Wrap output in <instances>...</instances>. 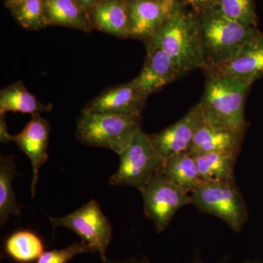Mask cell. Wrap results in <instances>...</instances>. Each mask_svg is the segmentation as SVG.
Here are the masks:
<instances>
[{"instance_id": "21", "label": "cell", "mask_w": 263, "mask_h": 263, "mask_svg": "<svg viewBox=\"0 0 263 263\" xmlns=\"http://www.w3.org/2000/svg\"><path fill=\"white\" fill-rule=\"evenodd\" d=\"M17 175L15 158L12 155L0 157V224H4L11 216H18L22 213L17 202L13 181Z\"/></svg>"}, {"instance_id": "30", "label": "cell", "mask_w": 263, "mask_h": 263, "mask_svg": "<svg viewBox=\"0 0 263 263\" xmlns=\"http://www.w3.org/2000/svg\"><path fill=\"white\" fill-rule=\"evenodd\" d=\"M158 1L160 2L169 11H171L174 8V5L177 3L178 0H158Z\"/></svg>"}, {"instance_id": "8", "label": "cell", "mask_w": 263, "mask_h": 263, "mask_svg": "<svg viewBox=\"0 0 263 263\" xmlns=\"http://www.w3.org/2000/svg\"><path fill=\"white\" fill-rule=\"evenodd\" d=\"M48 219L54 228L62 227L72 230L93 252L100 254L103 262L107 260L105 253L111 240V224L97 200H90L68 215L48 216Z\"/></svg>"}, {"instance_id": "9", "label": "cell", "mask_w": 263, "mask_h": 263, "mask_svg": "<svg viewBox=\"0 0 263 263\" xmlns=\"http://www.w3.org/2000/svg\"><path fill=\"white\" fill-rule=\"evenodd\" d=\"M148 97L136 81L111 86L86 103L82 113L113 114L125 117H141Z\"/></svg>"}, {"instance_id": "18", "label": "cell", "mask_w": 263, "mask_h": 263, "mask_svg": "<svg viewBox=\"0 0 263 263\" xmlns=\"http://www.w3.org/2000/svg\"><path fill=\"white\" fill-rule=\"evenodd\" d=\"M52 104H43L27 89L22 81H17L0 91V114L19 112L32 116L48 113Z\"/></svg>"}, {"instance_id": "7", "label": "cell", "mask_w": 263, "mask_h": 263, "mask_svg": "<svg viewBox=\"0 0 263 263\" xmlns=\"http://www.w3.org/2000/svg\"><path fill=\"white\" fill-rule=\"evenodd\" d=\"M141 193L145 215L154 223L159 233L168 228L180 209L192 205L191 193L164 176L161 170Z\"/></svg>"}, {"instance_id": "11", "label": "cell", "mask_w": 263, "mask_h": 263, "mask_svg": "<svg viewBox=\"0 0 263 263\" xmlns=\"http://www.w3.org/2000/svg\"><path fill=\"white\" fill-rule=\"evenodd\" d=\"M49 123L41 115L33 116L22 131L12 136V141L16 143L21 150L29 157L32 167L31 195H35L39 171L48 159V146L49 141Z\"/></svg>"}, {"instance_id": "6", "label": "cell", "mask_w": 263, "mask_h": 263, "mask_svg": "<svg viewBox=\"0 0 263 263\" xmlns=\"http://www.w3.org/2000/svg\"><path fill=\"white\" fill-rule=\"evenodd\" d=\"M120 156V162L109 184L130 186L141 192L162 169L164 160L156 151L149 135L141 129Z\"/></svg>"}, {"instance_id": "13", "label": "cell", "mask_w": 263, "mask_h": 263, "mask_svg": "<svg viewBox=\"0 0 263 263\" xmlns=\"http://www.w3.org/2000/svg\"><path fill=\"white\" fill-rule=\"evenodd\" d=\"M205 73L229 76L254 83L263 77V34L246 43L229 61L204 70Z\"/></svg>"}, {"instance_id": "28", "label": "cell", "mask_w": 263, "mask_h": 263, "mask_svg": "<svg viewBox=\"0 0 263 263\" xmlns=\"http://www.w3.org/2000/svg\"><path fill=\"white\" fill-rule=\"evenodd\" d=\"M5 114H0V141L2 143H9L12 141V136L10 135L5 120Z\"/></svg>"}, {"instance_id": "4", "label": "cell", "mask_w": 263, "mask_h": 263, "mask_svg": "<svg viewBox=\"0 0 263 263\" xmlns=\"http://www.w3.org/2000/svg\"><path fill=\"white\" fill-rule=\"evenodd\" d=\"M141 117L113 114L82 113L76 136L86 146L110 149L121 155L141 130Z\"/></svg>"}, {"instance_id": "26", "label": "cell", "mask_w": 263, "mask_h": 263, "mask_svg": "<svg viewBox=\"0 0 263 263\" xmlns=\"http://www.w3.org/2000/svg\"><path fill=\"white\" fill-rule=\"evenodd\" d=\"M103 263H152L151 262L149 259L146 258V257H131V258H128L125 259H122V260H110V259H107L105 262ZM193 263H209L204 262L202 261L200 257H195V260L193 261ZM216 263H228L226 259L224 260L221 261V262H218ZM243 263H263L262 262H256V261H246Z\"/></svg>"}, {"instance_id": "19", "label": "cell", "mask_w": 263, "mask_h": 263, "mask_svg": "<svg viewBox=\"0 0 263 263\" xmlns=\"http://www.w3.org/2000/svg\"><path fill=\"white\" fill-rule=\"evenodd\" d=\"M239 154L214 152L195 157L202 181L235 182V167Z\"/></svg>"}, {"instance_id": "3", "label": "cell", "mask_w": 263, "mask_h": 263, "mask_svg": "<svg viewBox=\"0 0 263 263\" xmlns=\"http://www.w3.org/2000/svg\"><path fill=\"white\" fill-rule=\"evenodd\" d=\"M198 16L205 57L203 70L229 61L260 33L257 27L235 22L214 7Z\"/></svg>"}, {"instance_id": "24", "label": "cell", "mask_w": 263, "mask_h": 263, "mask_svg": "<svg viewBox=\"0 0 263 263\" xmlns=\"http://www.w3.org/2000/svg\"><path fill=\"white\" fill-rule=\"evenodd\" d=\"M212 7L235 22L247 26L257 27L252 0H215Z\"/></svg>"}, {"instance_id": "15", "label": "cell", "mask_w": 263, "mask_h": 263, "mask_svg": "<svg viewBox=\"0 0 263 263\" xmlns=\"http://www.w3.org/2000/svg\"><path fill=\"white\" fill-rule=\"evenodd\" d=\"M89 13L94 29L120 39L131 37L127 0H105Z\"/></svg>"}, {"instance_id": "10", "label": "cell", "mask_w": 263, "mask_h": 263, "mask_svg": "<svg viewBox=\"0 0 263 263\" xmlns=\"http://www.w3.org/2000/svg\"><path fill=\"white\" fill-rule=\"evenodd\" d=\"M203 117L197 103L180 120L155 134L151 141L164 160L183 152H190L197 132L204 125Z\"/></svg>"}, {"instance_id": "16", "label": "cell", "mask_w": 263, "mask_h": 263, "mask_svg": "<svg viewBox=\"0 0 263 263\" xmlns=\"http://www.w3.org/2000/svg\"><path fill=\"white\" fill-rule=\"evenodd\" d=\"M246 129L216 127L204 124L197 132L189 153L193 157L214 152L240 153Z\"/></svg>"}, {"instance_id": "14", "label": "cell", "mask_w": 263, "mask_h": 263, "mask_svg": "<svg viewBox=\"0 0 263 263\" xmlns=\"http://www.w3.org/2000/svg\"><path fill=\"white\" fill-rule=\"evenodd\" d=\"M131 37L148 43L155 37L169 10L158 0H127Z\"/></svg>"}, {"instance_id": "12", "label": "cell", "mask_w": 263, "mask_h": 263, "mask_svg": "<svg viewBox=\"0 0 263 263\" xmlns=\"http://www.w3.org/2000/svg\"><path fill=\"white\" fill-rule=\"evenodd\" d=\"M181 77L171 57L154 43H146V55L139 75L134 81L147 97Z\"/></svg>"}, {"instance_id": "27", "label": "cell", "mask_w": 263, "mask_h": 263, "mask_svg": "<svg viewBox=\"0 0 263 263\" xmlns=\"http://www.w3.org/2000/svg\"><path fill=\"white\" fill-rule=\"evenodd\" d=\"M215 0H184L186 4L193 7L197 15L201 14L212 8Z\"/></svg>"}, {"instance_id": "5", "label": "cell", "mask_w": 263, "mask_h": 263, "mask_svg": "<svg viewBox=\"0 0 263 263\" xmlns=\"http://www.w3.org/2000/svg\"><path fill=\"white\" fill-rule=\"evenodd\" d=\"M191 196L192 205L221 219L236 233L248 219L247 204L235 182L202 181Z\"/></svg>"}, {"instance_id": "17", "label": "cell", "mask_w": 263, "mask_h": 263, "mask_svg": "<svg viewBox=\"0 0 263 263\" xmlns=\"http://www.w3.org/2000/svg\"><path fill=\"white\" fill-rule=\"evenodd\" d=\"M48 26H59L90 32L94 29L89 10L77 0H43Z\"/></svg>"}, {"instance_id": "25", "label": "cell", "mask_w": 263, "mask_h": 263, "mask_svg": "<svg viewBox=\"0 0 263 263\" xmlns=\"http://www.w3.org/2000/svg\"><path fill=\"white\" fill-rule=\"evenodd\" d=\"M93 252L84 242H77L65 249L43 252L37 263H67L79 254Z\"/></svg>"}, {"instance_id": "23", "label": "cell", "mask_w": 263, "mask_h": 263, "mask_svg": "<svg viewBox=\"0 0 263 263\" xmlns=\"http://www.w3.org/2000/svg\"><path fill=\"white\" fill-rule=\"evenodd\" d=\"M10 10L15 21L27 30H40L48 26L43 0H22Z\"/></svg>"}, {"instance_id": "31", "label": "cell", "mask_w": 263, "mask_h": 263, "mask_svg": "<svg viewBox=\"0 0 263 263\" xmlns=\"http://www.w3.org/2000/svg\"><path fill=\"white\" fill-rule=\"evenodd\" d=\"M22 0H5V5L9 9H11L15 5L18 4Z\"/></svg>"}, {"instance_id": "1", "label": "cell", "mask_w": 263, "mask_h": 263, "mask_svg": "<svg viewBox=\"0 0 263 263\" xmlns=\"http://www.w3.org/2000/svg\"><path fill=\"white\" fill-rule=\"evenodd\" d=\"M148 42L167 53L176 64L181 76L197 69L205 68L200 19L174 5L162 27Z\"/></svg>"}, {"instance_id": "22", "label": "cell", "mask_w": 263, "mask_h": 263, "mask_svg": "<svg viewBox=\"0 0 263 263\" xmlns=\"http://www.w3.org/2000/svg\"><path fill=\"white\" fill-rule=\"evenodd\" d=\"M42 240L37 235L22 230L10 235L5 243L7 254L15 261L29 262L39 259L43 252Z\"/></svg>"}, {"instance_id": "20", "label": "cell", "mask_w": 263, "mask_h": 263, "mask_svg": "<svg viewBox=\"0 0 263 263\" xmlns=\"http://www.w3.org/2000/svg\"><path fill=\"white\" fill-rule=\"evenodd\" d=\"M162 174L190 193L202 182L195 157L189 152L178 154L164 160Z\"/></svg>"}, {"instance_id": "29", "label": "cell", "mask_w": 263, "mask_h": 263, "mask_svg": "<svg viewBox=\"0 0 263 263\" xmlns=\"http://www.w3.org/2000/svg\"><path fill=\"white\" fill-rule=\"evenodd\" d=\"M81 5L86 8V9L89 10L95 7V5L99 4L101 2L105 1V0H77Z\"/></svg>"}, {"instance_id": "2", "label": "cell", "mask_w": 263, "mask_h": 263, "mask_svg": "<svg viewBox=\"0 0 263 263\" xmlns=\"http://www.w3.org/2000/svg\"><path fill=\"white\" fill-rule=\"evenodd\" d=\"M206 76L203 95L198 103L205 124L247 129L245 103L253 83L214 73Z\"/></svg>"}]
</instances>
